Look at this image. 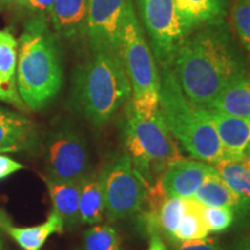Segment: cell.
<instances>
[{"label":"cell","mask_w":250,"mask_h":250,"mask_svg":"<svg viewBox=\"0 0 250 250\" xmlns=\"http://www.w3.org/2000/svg\"><path fill=\"white\" fill-rule=\"evenodd\" d=\"M171 65L187 99L203 108H208L246 71L243 56L224 20L188 34Z\"/></svg>","instance_id":"obj_1"},{"label":"cell","mask_w":250,"mask_h":250,"mask_svg":"<svg viewBox=\"0 0 250 250\" xmlns=\"http://www.w3.org/2000/svg\"><path fill=\"white\" fill-rule=\"evenodd\" d=\"M131 98V86L120 50H92L72 74L71 102L89 123L102 126Z\"/></svg>","instance_id":"obj_2"},{"label":"cell","mask_w":250,"mask_h":250,"mask_svg":"<svg viewBox=\"0 0 250 250\" xmlns=\"http://www.w3.org/2000/svg\"><path fill=\"white\" fill-rule=\"evenodd\" d=\"M18 89L28 109L39 111L49 104L62 86V66L57 40L45 18L24 24L18 43Z\"/></svg>","instance_id":"obj_3"},{"label":"cell","mask_w":250,"mask_h":250,"mask_svg":"<svg viewBox=\"0 0 250 250\" xmlns=\"http://www.w3.org/2000/svg\"><path fill=\"white\" fill-rule=\"evenodd\" d=\"M158 111L171 136L192 158L210 165L226 160L213 125L203 108L184 95L171 65L162 66Z\"/></svg>","instance_id":"obj_4"},{"label":"cell","mask_w":250,"mask_h":250,"mask_svg":"<svg viewBox=\"0 0 250 250\" xmlns=\"http://www.w3.org/2000/svg\"><path fill=\"white\" fill-rule=\"evenodd\" d=\"M120 54L131 86V105L144 117L155 116L160 99V74L132 1L122 19Z\"/></svg>","instance_id":"obj_5"},{"label":"cell","mask_w":250,"mask_h":250,"mask_svg":"<svg viewBox=\"0 0 250 250\" xmlns=\"http://www.w3.org/2000/svg\"><path fill=\"white\" fill-rule=\"evenodd\" d=\"M123 132L126 154L147 189L161 179L168 166L183 159L176 139L166 127L159 111L153 117H144L127 103Z\"/></svg>","instance_id":"obj_6"},{"label":"cell","mask_w":250,"mask_h":250,"mask_svg":"<svg viewBox=\"0 0 250 250\" xmlns=\"http://www.w3.org/2000/svg\"><path fill=\"white\" fill-rule=\"evenodd\" d=\"M100 177L104 211L110 220L129 218L142 210L148 189L126 153L115 156L103 168Z\"/></svg>","instance_id":"obj_7"},{"label":"cell","mask_w":250,"mask_h":250,"mask_svg":"<svg viewBox=\"0 0 250 250\" xmlns=\"http://www.w3.org/2000/svg\"><path fill=\"white\" fill-rule=\"evenodd\" d=\"M137 4L154 58L161 66L171 65L186 37L174 0H137Z\"/></svg>","instance_id":"obj_8"},{"label":"cell","mask_w":250,"mask_h":250,"mask_svg":"<svg viewBox=\"0 0 250 250\" xmlns=\"http://www.w3.org/2000/svg\"><path fill=\"white\" fill-rule=\"evenodd\" d=\"M46 176L62 181H81L89 173V152L77 131L64 127L45 140Z\"/></svg>","instance_id":"obj_9"},{"label":"cell","mask_w":250,"mask_h":250,"mask_svg":"<svg viewBox=\"0 0 250 250\" xmlns=\"http://www.w3.org/2000/svg\"><path fill=\"white\" fill-rule=\"evenodd\" d=\"M132 0H88L86 37L90 49L120 50L122 19Z\"/></svg>","instance_id":"obj_10"},{"label":"cell","mask_w":250,"mask_h":250,"mask_svg":"<svg viewBox=\"0 0 250 250\" xmlns=\"http://www.w3.org/2000/svg\"><path fill=\"white\" fill-rule=\"evenodd\" d=\"M203 112L215 129L226 160L242 161L250 142V118L235 116L213 108H203Z\"/></svg>","instance_id":"obj_11"},{"label":"cell","mask_w":250,"mask_h":250,"mask_svg":"<svg viewBox=\"0 0 250 250\" xmlns=\"http://www.w3.org/2000/svg\"><path fill=\"white\" fill-rule=\"evenodd\" d=\"M213 170V166L203 161L181 159L167 167L161 176L166 195L180 198H195L206 175Z\"/></svg>","instance_id":"obj_12"},{"label":"cell","mask_w":250,"mask_h":250,"mask_svg":"<svg viewBox=\"0 0 250 250\" xmlns=\"http://www.w3.org/2000/svg\"><path fill=\"white\" fill-rule=\"evenodd\" d=\"M39 144L33 121L21 112L0 107V153H29Z\"/></svg>","instance_id":"obj_13"},{"label":"cell","mask_w":250,"mask_h":250,"mask_svg":"<svg viewBox=\"0 0 250 250\" xmlns=\"http://www.w3.org/2000/svg\"><path fill=\"white\" fill-rule=\"evenodd\" d=\"M17 66L18 41L8 30H0V101L26 112L28 107L18 89Z\"/></svg>","instance_id":"obj_14"},{"label":"cell","mask_w":250,"mask_h":250,"mask_svg":"<svg viewBox=\"0 0 250 250\" xmlns=\"http://www.w3.org/2000/svg\"><path fill=\"white\" fill-rule=\"evenodd\" d=\"M195 199L205 206L230 208L235 215L241 218L250 217V201L233 191L214 168L210 174L206 175L196 192Z\"/></svg>","instance_id":"obj_15"},{"label":"cell","mask_w":250,"mask_h":250,"mask_svg":"<svg viewBox=\"0 0 250 250\" xmlns=\"http://www.w3.org/2000/svg\"><path fill=\"white\" fill-rule=\"evenodd\" d=\"M88 0H55L50 20L59 35L68 40L86 36Z\"/></svg>","instance_id":"obj_16"},{"label":"cell","mask_w":250,"mask_h":250,"mask_svg":"<svg viewBox=\"0 0 250 250\" xmlns=\"http://www.w3.org/2000/svg\"><path fill=\"white\" fill-rule=\"evenodd\" d=\"M186 36L204 24L224 20L227 0H174Z\"/></svg>","instance_id":"obj_17"},{"label":"cell","mask_w":250,"mask_h":250,"mask_svg":"<svg viewBox=\"0 0 250 250\" xmlns=\"http://www.w3.org/2000/svg\"><path fill=\"white\" fill-rule=\"evenodd\" d=\"M43 180L51 197L54 211L61 215L65 225L79 223V197L81 181H62L44 175Z\"/></svg>","instance_id":"obj_18"},{"label":"cell","mask_w":250,"mask_h":250,"mask_svg":"<svg viewBox=\"0 0 250 250\" xmlns=\"http://www.w3.org/2000/svg\"><path fill=\"white\" fill-rule=\"evenodd\" d=\"M104 213V199L100 174H88L80 182L79 219L80 223L96 225L101 223Z\"/></svg>","instance_id":"obj_19"},{"label":"cell","mask_w":250,"mask_h":250,"mask_svg":"<svg viewBox=\"0 0 250 250\" xmlns=\"http://www.w3.org/2000/svg\"><path fill=\"white\" fill-rule=\"evenodd\" d=\"M208 108L250 118V71H245Z\"/></svg>","instance_id":"obj_20"},{"label":"cell","mask_w":250,"mask_h":250,"mask_svg":"<svg viewBox=\"0 0 250 250\" xmlns=\"http://www.w3.org/2000/svg\"><path fill=\"white\" fill-rule=\"evenodd\" d=\"M64 220L57 212L52 210L44 223L33 227H14L7 230L15 242L23 250H41L52 234L62 233Z\"/></svg>","instance_id":"obj_21"},{"label":"cell","mask_w":250,"mask_h":250,"mask_svg":"<svg viewBox=\"0 0 250 250\" xmlns=\"http://www.w3.org/2000/svg\"><path fill=\"white\" fill-rule=\"evenodd\" d=\"M203 208L204 205L196 201L195 198L188 199L187 212L177 227L173 243L188 241V240L204 239L210 235L211 232L206 227L204 219H203Z\"/></svg>","instance_id":"obj_22"},{"label":"cell","mask_w":250,"mask_h":250,"mask_svg":"<svg viewBox=\"0 0 250 250\" xmlns=\"http://www.w3.org/2000/svg\"><path fill=\"white\" fill-rule=\"evenodd\" d=\"M212 166L233 191L250 201V169L243 162L223 160Z\"/></svg>","instance_id":"obj_23"},{"label":"cell","mask_w":250,"mask_h":250,"mask_svg":"<svg viewBox=\"0 0 250 250\" xmlns=\"http://www.w3.org/2000/svg\"><path fill=\"white\" fill-rule=\"evenodd\" d=\"M188 208V199L180 197H169L166 198L159 212L158 226L159 233L169 241H174V235L177 227L186 214Z\"/></svg>","instance_id":"obj_24"},{"label":"cell","mask_w":250,"mask_h":250,"mask_svg":"<svg viewBox=\"0 0 250 250\" xmlns=\"http://www.w3.org/2000/svg\"><path fill=\"white\" fill-rule=\"evenodd\" d=\"M85 250H122L120 236L114 227L95 225L85 232Z\"/></svg>","instance_id":"obj_25"},{"label":"cell","mask_w":250,"mask_h":250,"mask_svg":"<svg viewBox=\"0 0 250 250\" xmlns=\"http://www.w3.org/2000/svg\"><path fill=\"white\" fill-rule=\"evenodd\" d=\"M230 20L242 45L250 52V0H232Z\"/></svg>","instance_id":"obj_26"},{"label":"cell","mask_w":250,"mask_h":250,"mask_svg":"<svg viewBox=\"0 0 250 250\" xmlns=\"http://www.w3.org/2000/svg\"><path fill=\"white\" fill-rule=\"evenodd\" d=\"M203 219L210 232H224L235 221V213L227 208L205 206L203 208Z\"/></svg>","instance_id":"obj_27"},{"label":"cell","mask_w":250,"mask_h":250,"mask_svg":"<svg viewBox=\"0 0 250 250\" xmlns=\"http://www.w3.org/2000/svg\"><path fill=\"white\" fill-rule=\"evenodd\" d=\"M170 250H221L217 240L211 237L175 242Z\"/></svg>","instance_id":"obj_28"},{"label":"cell","mask_w":250,"mask_h":250,"mask_svg":"<svg viewBox=\"0 0 250 250\" xmlns=\"http://www.w3.org/2000/svg\"><path fill=\"white\" fill-rule=\"evenodd\" d=\"M55 0H26L19 8L26 9L35 18H46L50 15Z\"/></svg>","instance_id":"obj_29"},{"label":"cell","mask_w":250,"mask_h":250,"mask_svg":"<svg viewBox=\"0 0 250 250\" xmlns=\"http://www.w3.org/2000/svg\"><path fill=\"white\" fill-rule=\"evenodd\" d=\"M24 166L20 162L15 161L9 156L0 154V181L11 176L12 174L17 173L19 170H22Z\"/></svg>","instance_id":"obj_30"},{"label":"cell","mask_w":250,"mask_h":250,"mask_svg":"<svg viewBox=\"0 0 250 250\" xmlns=\"http://www.w3.org/2000/svg\"><path fill=\"white\" fill-rule=\"evenodd\" d=\"M147 250H168V249L160 234L153 233L151 234V239H149V246Z\"/></svg>","instance_id":"obj_31"},{"label":"cell","mask_w":250,"mask_h":250,"mask_svg":"<svg viewBox=\"0 0 250 250\" xmlns=\"http://www.w3.org/2000/svg\"><path fill=\"white\" fill-rule=\"evenodd\" d=\"M12 226H13V225H12L11 219H9L8 215L6 214L5 212L1 210V208H0V229L7 233V230Z\"/></svg>","instance_id":"obj_32"},{"label":"cell","mask_w":250,"mask_h":250,"mask_svg":"<svg viewBox=\"0 0 250 250\" xmlns=\"http://www.w3.org/2000/svg\"><path fill=\"white\" fill-rule=\"evenodd\" d=\"M26 0H0V8L20 7Z\"/></svg>","instance_id":"obj_33"},{"label":"cell","mask_w":250,"mask_h":250,"mask_svg":"<svg viewBox=\"0 0 250 250\" xmlns=\"http://www.w3.org/2000/svg\"><path fill=\"white\" fill-rule=\"evenodd\" d=\"M234 250H250V236L243 239L241 242L237 243V246Z\"/></svg>","instance_id":"obj_34"},{"label":"cell","mask_w":250,"mask_h":250,"mask_svg":"<svg viewBox=\"0 0 250 250\" xmlns=\"http://www.w3.org/2000/svg\"><path fill=\"white\" fill-rule=\"evenodd\" d=\"M241 162H243V164H245L247 167H248L250 169V142L248 144V146L246 147L245 155H243V159H242Z\"/></svg>","instance_id":"obj_35"},{"label":"cell","mask_w":250,"mask_h":250,"mask_svg":"<svg viewBox=\"0 0 250 250\" xmlns=\"http://www.w3.org/2000/svg\"><path fill=\"white\" fill-rule=\"evenodd\" d=\"M0 250H2V241H1V237H0Z\"/></svg>","instance_id":"obj_36"}]
</instances>
